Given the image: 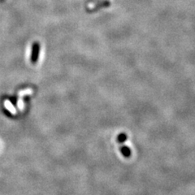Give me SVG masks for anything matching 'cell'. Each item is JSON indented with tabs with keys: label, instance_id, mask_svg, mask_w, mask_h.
<instances>
[{
	"label": "cell",
	"instance_id": "cell-1",
	"mask_svg": "<svg viewBox=\"0 0 195 195\" xmlns=\"http://www.w3.org/2000/svg\"><path fill=\"white\" fill-rule=\"evenodd\" d=\"M39 45H38V43H34V45H33V54H32V63H36L37 60H38V55H39Z\"/></svg>",
	"mask_w": 195,
	"mask_h": 195
},
{
	"label": "cell",
	"instance_id": "cell-4",
	"mask_svg": "<svg viewBox=\"0 0 195 195\" xmlns=\"http://www.w3.org/2000/svg\"><path fill=\"white\" fill-rule=\"evenodd\" d=\"M4 105H5V107H7V109L9 110L10 112H12V113H14V114L16 113V110H15L14 107L12 106V104L9 102V101H5Z\"/></svg>",
	"mask_w": 195,
	"mask_h": 195
},
{
	"label": "cell",
	"instance_id": "cell-6",
	"mask_svg": "<svg viewBox=\"0 0 195 195\" xmlns=\"http://www.w3.org/2000/svg\"><path fill=\"white\" fill-rule=\"evenodd\" d=\"M18 107H19V108H20V109L23 108V102H22L21 99H20L19 101H18Z\"/></svg>",
	"mask_w": 195,
	"mask_h": 195
},
{
	"label": "cell",
	"instance_id": "cell-2",
	"mask_svg": "<svg viewBox=\"0 0 195 195\" xmlns=\"http://www.w3.org/2000/svg\"><path fill=\"white\" fill-rule=\"evenodd\" d=\"M120 152H121L124 157L129 158L131 155H132V151H131L130 148L129 146H127V145H122L120 148Z\"/></svg>",
	"mask_w": 195,
	"mask_h": 195
},
{
	"label": "cell",
	"instance_id": "cell-5",
	"mask_svg": "<svg viewBox=\"0 0 195 195\" xmlns=\"http://www.w3.org/2000/svg\"><path fill=\"white\" fill-rule=\"evenodd\" d=\"M33 94V90H30V89H28V90L20 91L19 93H18V95H19V97H22V96L27 95V94Z\"/></svg>",
	"mask_w": 195,
	"mask_h": 195
},
{
	"label": "cell",
	"instance_id": "cell-3",
	"mask_svg": "<svg viewBox=\"0 0 195 195\" xmlns=\"http://www.w3.org/2000/svg\"><path fill=\"white\" fill-rule=\"evenodd\" d=\"M128 139V136H127L126 133H122L120 134H119L118 138H117V142L119 143H124Z\"/></svg>",
	"mask_w": 195,
	"mask_h": 195
}]
</instances>
